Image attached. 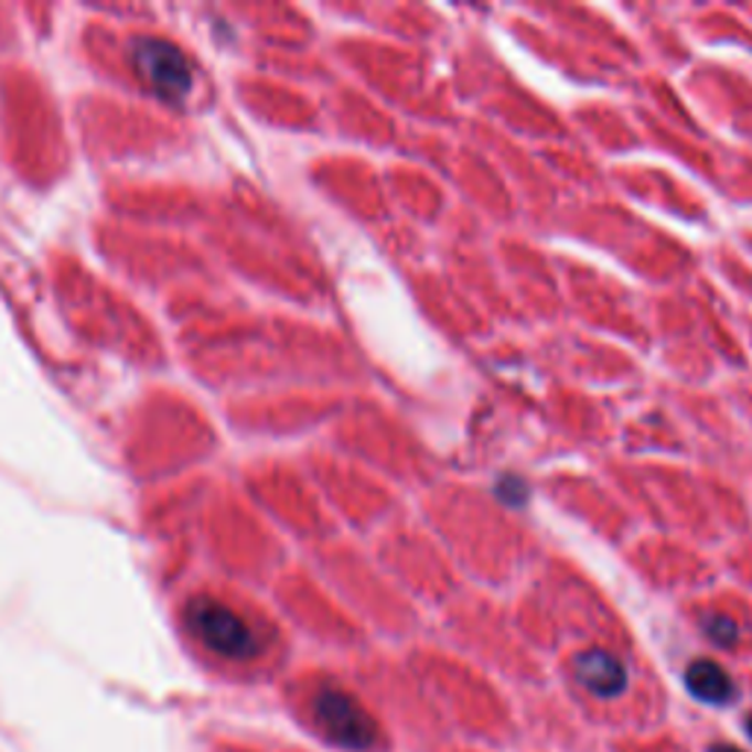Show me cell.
<instances>
[{
	"label": "cell",
	"mask_w": 752,
	"mask_h": 752,
	"mask_svg": "<svg viewBox=\"0 0 752 752\" xmlns=\"http://www.w3.org/2000/svg\"><path fill=\"white\" fill-rule=\"evenodd\" d=\"M185 623L203 647L212 649L215 656L233 658V662H245L259 653V638L250 630V623L229 605L210 600V597H197L185 609Z\"/></svg>",
	"instance_id": "1"
},
{
	"label": "cell",
	"mask_w": 752,
	"mask_h": 752,
	"mask_svg": "<svg viewBox=\"0 0 752 752\" xmlns=\"http://www.w3.org/2000/svg\"><path fill=\"white\" fill-rule=\"evenodd\" d=\"M312 715L318 729L342 750H370L379 738V727L353 694L342 688H321L312 697Z\"/></svg>",
	"instance_id": "2"
},
{
	"label": "cell",
	"mask_w": 752,
	"mask_h": 752,
	"mask_svg": "<svg viewBox=\"0 0 752 752\" xmlns=\"http://www.w3.org/2000/svg\"><path fill=\"white\" fill-rule=\"evenodd\" d=\"M132 62H136L139 77L157 95L176 100L192 92V71L174 44L162 42V39H144L132 47Z\"/></svg>",
	"instance_id": "3"
},
{
	"label": "cell",
	"mask_w": 752,
	"mask_h": 752,
	"mask_svg": "<svg viewBox=\"0 0 752 752\" xmlns=\"http://www.w3.org/2000/svg\"><path fill=\"white\" fill-rule=\"evenodd\" d=\"M573 674H577V683L591 691L600 700H614L626 691L630 685V670L623 665L621 658L609 653V649L591 647L577 653L573 658Z\"/></svg>",
	"instance_id": "4"
},
{
	"label": "cell",
	"mask_w": 752,
	"mask_h": 752,
	"mask_svg": "<svg viewBox=\"0 0 752 752\" xmlns=\"http://www.w3.org/2000/svg\"><path fill=\"white\" fill-rule=\"evenodd\" d=\"M685 688L706 706H729L735 700V679L711 658H697L685 670Z\"/></svg>",
	"instance_id": "5"
},
{
	"label": "cell",
	"mask_w": 752,
	"mask_h": 752,
	"mask_svg": "<svg viewBox=\"0 0 752 752\" xmlns=\"http://www.w3.org/2000/svg\"><path fill=\"white\" fill-rule=\"evenodd\" d=\"M702 632L709 635L718 647H732L738 641V623L727 614H706L702 617Z\"/></svg>",
	"instance_id": "6"
},
{
	"label": "cell",
	"mask_w": 752,
	"mask_h": 752,
	"mask_svg": "<svg viewBox=\"0 0 752 752\" xmlns=\"http://www.w3.org/2000/svg\"><path fill=\"white\" fill-rule=\"evenodd\" d=\"M709 752H741V750H738V746H732V744H715Z\"/></svg>",
	"instance_id": "7"
},
{
	"label": "cell",
	"mask_w": 752,
	"mask_h": 752,
	"mask_svg": "<svg viewBox=\"0 0 752 752\" xmlns=\"http://www.w3.org/2000/svg\"><path fill=\"white\" fill-rule=\"evenodd\" d=\"M744 729H746V735H750V741H752V715H750V718H746Z\"/></svg>",
	"instance_id": "8"
}]
</instances>
